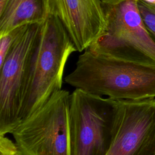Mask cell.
I'll return each mask as SVG.
<instances>
[{
  "label": "cell",
  "mask_w": 155,
  "mask_h": 155,
  "mask_svg": "<svg viewBox=\"0 0 155 155\" xmlns=\"http://www.w3.org/2000/svg\"><path fill=\"white\" fill-rule=\"evenodd\" d=\"M70 86L114 100L155 97V67L94 53L79 55L74 70L64 78Z\"/></svg>",
  "instance_id": "cell-1"
},
{
  "label": "cell",
  "mask_w": 155,
  "mask_h": 155,
  "mask_svg": "<svg viewBox=\"0 0 155 155\" xmlns=\"http://www.w3.org/2000/svg\"><path fill=\"white\" fill-rule=\"evenodd\" d=\"M77 49L58 17L51 13L42 23L30 62L21 120L43 106L62 89L67 61Z\"/></svg>",
  "instance_id": "cell-2"
},
{
  "label": "cell",
  "mask_w": 155,
  "mask_h": 155,
  "mask_svg": "<svg viewBox=\"0 0 155 155\" xmlns=\"http://www.w3.org/2000/svg\"><path fill=\"white\" fill-rule=\"evenodd\" d=\"M107 28L87 49L94 53L155 67V41L140 13L137 0H101Z\"/></svg>",
  "instance_id": "cell-3"
},
{
  "label": "cell",
  "mask_w": 155,
  "mask_h": 155,
  "mask_svg": "<svg viewBox=\"0 0 155 155\" xmlns=\"http://www.w3.org/2000/svg\"><path fill=\"white\" fill-rule=\"evenodd\" d=\"M116 118V100L75 88L69 100L70 155H105Z\"/></svg>",
  "instance_id": "cell-4"
},
{
  "label": "cell",
  "mask_w": 155,
  "mask_h": 155,
  "mask_svg": "<svg viewBox=\"0 0 155 155\" xmlns=\"http://www.w3.org/2000/svg\"><path fill=\"white\" fill-rule=\"evenodd\" d=\"M70 95L61 89L21 120L11 134L21 155H70Z\"/></svg>",
  "instance_id": "cell-5"
},
{
  "label": "cell",
  "mask_w": 155,
  "mask_h": 155,
  "mask_svg": "<svg viewBox=\"0 0 155 155\" xmlns=\"http://www.w3.org/2000/svg\"><path fill=\"white\" fill-rule=\"evenodd\" d=\"M41 24L18 27L0 66V135L12 133L21 122V110L30 62Z\"/></svg>",
  "instance_id": "cell-6"
},
{
  "label": "cell",
  "mask_w": 155,
  "mask_h": 155,
  "mask_svg": "<svg viewBox=\"0 0 155 155\" xmlns=\"http://www.w3.org/2000/svg\"><path fill=\"white\" fill-rule=\"evenodd\" d=\"M116 101L114 136L105 155H155V99Z\"/></svg>",
  "instance_id": "cell-7"
},
{
  "label": "cell",
  "mask_w": 155,
  "mask_h": 155,
  "mask_svg": "<svg viewBox=\"0 0 155 155\" xmlns=\"http://www.w3.org/2000/svg\"><path fill=\"white\" fill-rule=\"evenodd\" d=\"M53 13L60 19L77 51L96 42L107 28L101 0H51Z\"/></svg>",
  "instance_id": "cell-8"
},
{
  "label": "cell",
  "mask_w": 155,
  "mask_h": 155,
  "mask_svg": "<svg viewBox=\"0 0 155 155\" xmlns=\"http://www.w3.org/2000/svg\"><path fill=\"white\" fill-rule=\"evenodd\" d=\"M51 13V0H8L0 12V37L25 25L41 24Z\"/></svg>",
  "instance_id": "cell-9"
},
{
  "label": "cell",
  "mask_w": 155,
  "mask_h": 155,
  "mask_svg": "<svg viewBox=\"0 0 155 155\" xmlns=\"http://www.w3.org/2000/svg\"><path fill=\"white\" fill-rule=\"evenodd\" d=\"M137 5L144 24L155 41V6L148 5L137 0Z\"/></svg>",
  "instance_id": "cell-10"
},
{
  "label": "cell",
  "mask_w": 155,
  "mask_h": 155,
  "mask_svg": "<svg viewBox=\"0 0 155 155\" xmlns=\"http://www.w3.org/2000/svg\"><path fill=\"white\" fill-rule=\"evenodd\" d=\"M18 28L0 37V66L2 65L17 35Z\"/></svg>",
  "instance_id": "cell-11"
},
{
  "label": "cell",
  "mask_w": 155,
  "mask_h": 155,
  "mask_svg": "<svg viewBox=\"0 0 155 155\" xmlns=\"http://www.w3.org/2000/svg\"><path fill=\"white\" fill-rule=\"evenodd\" d=\"M0 155H21V154L15 142L5 135H0Z\"/></svg>",
  "instance_id": "cell-12"
},
{
  "label": "cell",
  "mask_w": 155,
  "mask_h": 155,
  "mask_svg": "<svg viewBox=\"0 0 155 155\" xmlns=\"http://www.w3.org/2000/svg\"><path fill=\"white\" fill-rule=\"evenodd\" d=\"M8 1V0H0V12L4 8Z\"/></svg>",
  "instance_id": "cell-13"
},
{
  "label": "cell",
  "mask_w": 155,
  "mask_h": 155,
  "mask_svg": "<svg viewBox=\"0 0 155 155\" xmlns=\"http://www.w3.org/2000/svg\"><path fill=\"white\" fill-rule=\"evenodd\" d=\"M142 2L150 5H153L155 6V0H140Z\"/></svg>",
  "instance_id": "cell-14"
}]
</instances>
